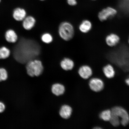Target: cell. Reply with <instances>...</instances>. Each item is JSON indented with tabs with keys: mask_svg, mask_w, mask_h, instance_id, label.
Masks as SVG:
<instances>
[{
	"mask_svg": "<svg viewBox=\"0 0 129 129\" xmlns=\"http://www.w3.org/2000/svg\"><path fill=\"white\" fill-rule=\"evenodd\" d=\"M60 66L64 71H70L74 68L75 63L72 59L69 58H64L61 61Z\"/></svg>",
	"mask_w": 129,
	"mask_h": 129,
	"instance_id": "cell-15",
	"label": "cell"
},
{
	"mask_svg": "<svg viewBox=\"0 0 129 129\" xmlns=\"http://www.w3.org/2000/svg\"><path fill=\"white\" fill-rule=\"evenodd\" d=\"M112 113L116 115L120 119V123L125 126L129 123V116L128 112L122 107L117 106L113 108L111 110Z\"/></svg>",
	"mask_w": 129,
	"mask_h": 129,
	"instance_id": "cell-5",
	"label": "cell"
},
{
	"mask_svg": "<svg viewBox=\"0 0 129 129\" xmlns=\"http://www.w3.org/2000/svg\"><path fill=\"white\" fill-rule=\"evenodd\" d=\"M8 48L10 56L20 63L25 64L29 61L38 59L41 53V46L38 40L34 39L18 37L15 43H10Z\"/></svg>",
	"mask_w": 129,
	"mask_h": 129,
	"instance_id": "cell-1",
	"label": "cell"
},
{
	"mask_svg": "<svg viewBox=\"0 0 129 129\" xmlns=\"http://www.w3.org/2000/svg\"><path fill=\"white\" fill-rule=\"evenodd\" d=\"M72 112V108L68 105L64 104L61 106L59 113L62 118L67 120L71 116Z\"/></svg>",
	"mask_w": 129,
	"mask_h": 129,
	"instance_id": "cell-11",
	"label": "cell"
},
{
	"mask_svg": "<svg viewBox=\"0 0 129 129\" xmlns=\"http://www.w3.org/2000/svg\"><path fill=\"white\" fill-rule=\"evenodd\" d=\"M128 43L129 44V38L128 40Z\"/></svg>",
	"mask_w": 129,
	"mask_h": 129,
	"instance_id": "cell-28",
	"label": "cell"
},
{
	"mask_svg": "<svg viewBox=\"0 0 129 129\" xmlns=\"http://www.w3.org/2000/svg\"><path fill=\"white\" fill-rule=\"evenodd\" d=\"M112 112L109 110H104L100 114V118L105 121H109L110 120Z\"/></svg>",
	"mask_w": 129,
	"mask_h": 129,
	"instance_id": "cell-21",
	"label": "cell"
},
{
	"mask_svg": "<svg viewBox=\"0 0 129 129\" xmlns=\"http://www.w3.org/2000/svg\"><path fill=\"white\" fill-rule=\"evenodd\" d=\"M94 129H101V128H100V127H97V128H96V127H95V128H94Z\"/></svg>",
	"mask_w": 129,
	"mask_h": 129,
	"instance_id": "cell-27",
	"label": "cell"
},
{
	"mask_svg": "<svg viewBox=\"0 0 129 129\" xmlns=\"http://www.w3.org/2000/svg\"><path fill=\"white\" fill-rule=\"evenodd\" d=\"M5 37L6 41L10 43H15L18 39L17 33L12 29H9L6 32Z\"/></svg>",
	"mask_w": 129,
	"mask_h": 129,
	"instance_id": "cell-13",
	"label": "cell"
},
{
	"mask_svg": "<svg viewBox=\"0 0 129 129\" xmlns=\"http://www.w3.org/2000/svg\"><path fill=\"white\" fill-rule=\"evenodd\" d=\"M92 1H95V0H92Z\"/></svg>",
	"mask_w": 129,
	"mask_h": 129,
	"instance_id": "cell-31",
	"label": "cell"
},
{
	"mask_svg": "<svg viewBox=\"0 0 129 129\" xmlns=\"http://www.w3.org/2000/svg\"><path fill=\"white\" fill-rule=\"evenodd\" d=\"M5 109V106L2 102H0V113H2Z\"/></svg>",
	"mask_w": 129,
	"mask_h": 129,
	"instance_id": "cell-25",
	"label": "cell"
},
{
	"mask_svg": "<svg viewBox=\"0 0 129 129\" xmlns=\"http://www.w3.org/2000/svg\"><path fill=\"white\" fill-rule=\"evenodd\" d=\"M80 76L83 79L86 80L92 75V70L91 68L88 65H84L80 67L78 70Z\"/></svg>",
	"mask_w": 129,
	"mask_h": 129,
	"instance_id": "cell-10",
	"label": "cell"
},
{
	"mask_svg": "<svg viewBox=\"0 0 129 129\" xmlns=\"http://www.w3.org/2000/svg\"><path fill=\"white\" fill-rule=\"evenodd\" d=\"M68 4L69 5L74 6L77 4L76 0H67Z\"/></svg>",
	"mask_w": 129,
	"mask_h": 129,
	"instance_id": "cell-24",
	"label": "cell"
},
{
	"mask_svg": "<svg viewBox=\"0 0 129 129\" xmlns=\"http://www.w3.org/2000/svg\"><path fill=\"white\" fill-rule=\"evenodd\" d=\"M110 123L114 126L117 127L120 125V120L119 117L116 114L112 113L110 120Z\"/></svg>",
	"mask_w": 129,
	"mask_h": 129,
	"instance_id": "cell-22",
	"label": "cell"
},
{
	"mask_svg": "<svg viewBox=\"0 0 129 129\" xmlns=\"http://www.w3.org/2000/svg\"><path fill=\"white\" fill-rule=\"evenodd\" d=\"M120 37L116 34L112 33L106 37V42L108 46L112 47L117 45L120 41Z\"/></svg>",
	"mask_w": 129,
	"mask_h": 129,
	"instance_id": "cell-14",
	"label": "cell"
},
{
	"mask_svg": "<svg viewBox=\"0 0 129 129\" xmlns=\"http://www.w3.org/2000/svg\"><path fill=\"white\" fill-rule=\"evenodd\" d=\"M65 87L62 84L56 83L51 86V91L53 94L56 96L62 95L65 91Z\"/></svg>",
	"mask_w": 129,
	"mask_h": 129,
	"instance_id": "cell-12",
	"label": "cell"
},
{
	"mask_svg": "<svg viewBox=\"0 0 129 129\" xmlns=\"http://www.w3.org/2000/svg\"><path fill=\"white\" fill-rule=\"evenodd\" d=\"M40 1H44V0H40Z\"/></svg>",
	"mask_w": 129,
	"mask_h": 129,
	"instance_id": "cell-29",
	"label": "cell"
},
{
	"mask_svg": "<svg viewBox=\"0 0 129 129\" xmlns=\"http://www.w3.org/2000/svg\"><path fill=\"white\" fill-rule=\"evenodd\" d=\"M58 33L62 40L66 41H69L72 39L75 34L73 25L69 22H62L59 26Z\"/></svg>",
	"mask_w": 129,
	"mask_h": 129,
	"instance_id": "cell-4",
	"label": "cell"
},
{
	"mask_svg": "<svg viewBox=\"0 0 129 129\" xmlns=\"http://www.w3.org/2000/svg\"><path fill=\"white\" fill-rule=\"evenodd\" d=\"M1 0H0V3H1Z\"/></svg>",
	"mask_w": 129,
	"mask_h": 129,
	"instance_id": "cell-30",
	"label": "cell"
},
{
	"mask_svg": "<svg viewBox=\"0 0 129 129\" xmlns=\"http://www.w3.org/2000/svg\"><path fill=\"white\" fill-rule=\"evenodd\" d=\"M126 83L129 86V77L128 78H127L125 80Z\"/></svg>",
	"mask_w": 129,
	"mask_h": 129,
	"instance_id": "cell-26",
	"label": "cell"
},
{
	"mask_svg": "<svg viewBox=\"0 0 129 129\" xmlns=\"http://www.w3.org/2000/svg\"><path fill=\"white\" fill-rule=\"evenodd\" d=\"M53 37L50 34L45 33L43 34L40 37V40L43 43L48 44L52 42Z\"/></svg>",
	"mask_w": 129,
	"mask_h": 129,
	"instance_id": "cell-20",
	"label": "cell"
},
{
	"mask_svg": "<svg viewBox=\"0 0 129 129\" xmlns=\"http://www.w3.org/2000/svg\"><path fill=\"white\" fill-rule=\"evenodd\" d=\"M119 8L125 15L129 16V0H122L119 4Z\"/></svg>",
	"mask_w": 129,
	"mask_h": 129,
	"instance_id": "cell-18",
	"label": "cell"
},
{
	"mask_svg": "<svg viewBox=\"0 0 129 129\" xmlns=\"http://www.w3.org/2000/svg\"><path fill=\"white\" fill-rule=\"evenodd\" d=\"M108 59L125 71H129V48L123 45L107 55Z\"/></svg>",
	"mask_w": 129,
	"mask_h": 129,
	"instance_id": "cell-2",
	"label": "cell"
},
{
	"mask_svg": "<svg viewBox=\"0 0 129 129\" xmlns=\"http://www.w3.org/2000/svg\"><path fill=\"white\" fill-rule=\"evenodd\" d=\"M88 84L90 88L95 92L100 91L104 88V83L103 81L99 78H92L89 80Z\"/></svg>",
	"mask_w": 129,
	"mask_h": 129,
	"instance_id": "cell-7",
	"label": "cell"
},
{
	"mask_svg": "<svg viewBox=\"0 0 129 129\" xmlns=\"http://www.w3.org/2000/svg\"><path fill=\"white\" fill-rule=\"evenodd\" d=\"M27 15L26 11L23 8L18 7L15 8L13 11V18L17 21H22Z\"/></svg>",
	"mask_w": 129,
	"mask_h": 129,
	"instance_id": "cell-9",
	"label": "cell"
},
{
	"mask_svg": "<svg viewBox=\"0 0 129 129\" xmlns=\"http://www.w3.org/2000/svg\"><path fill=\"white\" fill-rule=\"evenodd\" d=\"M36 23L35 18L31 15L27 16L22 21V25L25 30H29L33 29Z\"/></svg>",
	"mask_w": 129,
	"mask_h": 129,
	"instance_id": "cell-8",
	"label": "cell"
},
{
	"mask_svg": "<svg viewBox=\"0 0 129 129\" xmlns=\"http://www.w3.org/2000/svg\"><path fill=\"white\" fill-rule=\"evenodd\" d=\"M103 71L105 75L108 78H112L115 75V72L113 67L110 64L105 66L103 69Z\"/></svg>",
	"mask_w": 129,
	"mask_h": 129,
	"instance_id": "cell-17",
	"label": "cell"
},
{
	"mask_svg": "<svg viewBox=\"0 0 129 129\" xmlns=\"http://www.w3.org/2000/svg\"><path fill=\"white\" fill-rule=\"evenodd\" d=\"M8 74L6 69L3 67H0V82L7 79Z\"/></svg>",
	"mask_w": 129,
	"mask_h": 129,
	"instance_id": "cell-23",
	"label": "cell"
},
{
	"mask_svg": "<svg viewBox=\"0 0 129 129\" xmlns=\"http://www.w3.org/2000/svg\"><path fill=\"white\" fill-rule=\"evenodd\" d=\"M116 10L112 7H107L103 9L98 14V18L102 22L104 21L114 17L117 13Z\"/></svg>",
	"mask_w": 129,
	"mask_h": 129,
	"instance_id": "cell-6",
	"label": "cell"
},
{
	"mask_svg": "<svg viewBox=\"0 0 129 129\" xmlns=\"http://www.w3.org/2000/svg\"><path fill=\"white\" fill-rule=\"evenodd\" d=\"M92 28V24L90 21L84 20L82 21L79 25V29L80 32L87 33L90 31Z\"/></svg>",
	"mask_w": 129,
	"mask_h": 129,
	"instance_id": "cell-16",
	"label": "cell"
},
{
	"mask_svg": "<svg viewBox=\"0 0 129 129\" xmlns=\"http://www.w3.org/2000/svg\"><path fill=\"white\" fill-rule=\"evenodd\" d=\"M27 74L31 77H38L43 73L44 71L42 62L39 59H32L25 64Z\"/></svg>",
	"mask_w": 129,
	"mask_h": 129,
	"instance_id": "cell-3",
	"label": "cell"
},
{
	"mask_svg": "<svg viewBox=\"0 0 129 129\" xmlns=\"http://www.w3.org/2000/svg\"><path fill=\"white\" fill-rule=\"evenodd\" d=\"M11 54L10 50L5 46L0 47V59H5L8 58Z\"/></svg>",
	"mask_w": 129,
	"mask_h": 129,
	"instance_id": "cell-19",
	"label": "cell"
}]
</instances>
